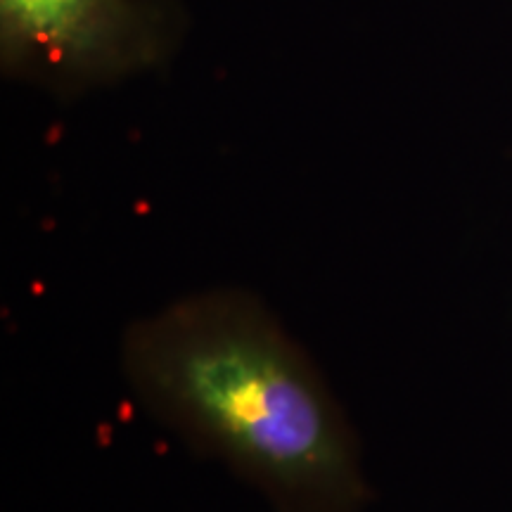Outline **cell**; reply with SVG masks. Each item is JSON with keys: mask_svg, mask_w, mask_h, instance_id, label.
I'll return each mask as SVG.
<instances>
[{"mask_svg": "<svg viewBox=\"0 0 512 512\" xmlns=\"http://www.w3.org/2000/svg\"><path fill=\"white\" fill-rule=\"evenodd\" d=\"M121 373L152 420L275 512H361L370 501L349 415L256 294L211 287L136 318Z\"/></svg>", "mask_w": 512, "mask_h": 512, "instance_id": "6da1fadb", "label": "cell"}, {"mask_svg": "<svg viewBox=\"0 0 512 512\" xmlns=\"http://www.w3.org/2000/svg\"><path fill=\"white\" fill-rule=\"evenodd\" d=\"M178 38L176 0H0V72L67 98L157 72Z\"/></svg>", "mask_w": 512, "mask_h": 512, "instance_id": "7a4b0ae2", "label": "cell"}]
</instances>
